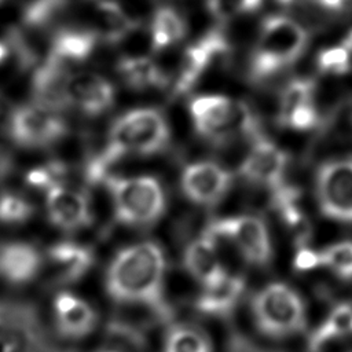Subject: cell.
<instances>
[{"label": "cell", "mask_w": 352, "mask_h": 352, "mask_svg": "<svg viewBox=\"0 0 352 352\" xmlns=\"http://www.w3.org/2000/svg\"><path fill=\"white\" fill-rule=\"evenodd\" d=\"M168 142L169 128L164 114L154 107H138L114 121L107 146L120 157L153 155L160 153Z\"/></svg>", "instance_id": "obj_5"}, {"label": "cell", "mask_w": 352, "mask_h": 352, "mask_svg": "<svg viewBox=\"0 0 352 352\" xmlns=\"http://www.w3.org/2000/svg\"><path fill=\"white\" fill-rule=\"evenodd\" d=\"M286 168V154L265 139H256L241 164L242 176L260 186L274 187L282 180Z\"/></svg>", "instance_id": "obj_14"}, {"label": "cell", "mask_w": 352, "mask_h": 352, "mask_svg": "<svg viewBox=\"0 0 352 352\" xmlns=\"http://www.w3.org/2000/svg\"><path fill=\"white\" fill-rule=\"evenodd\" d=\"M34 206L23 195L12 191L0 194V224L21 226L32 219Z\"/></svg>", "instance_id": "obj_29"}, {"label": "cell", "mask_w": 352, "mask_h": 352, "mask_svg": "<svg viewBox=\"0 0 352 352\" xmlns=\"http://www.w3.org/2000/svg\"><path fill=\"white\" fill-rule=\"evenodd\" d=\"M205 235L231 242L239 254L253 265H265L272 256V246L268 228L256 216L241 214L217 220L209 226Z\"/></svg>", "instance_id": "obj_7"}, {"label": "cell", "mask_w": 352, "mask_h": 352, "mask_svg": "<svg viewBox=\"0 0 352 352\" xmlns=\"http://www.w3.org/2000/svg\"><path fill=\"white\" fill-rule=\"evenodd\" d=\"M116 91L109 80L95 73L72 74L67 82L69 107L96 117L106 113L114 103Z\"/></svg>", "instance_id": "obj_13"}, {"label": "cell", "mask_w": 352, "mask_h": 352, "mask_svg": "<svg viewBox=\"0 0 352 352\" xmlns=\"http://www.w3.org/2000/svg\"><path fill=\"white\" fill-rule=\"evenodd\" d=\"M320 265V260H319V253L308 250V249H302L298 252L297 257H296V267L300 270H311Z\"/></svg>", "instance_id": "obj_33"}, {"label": "cell", "mask_w": 352, "mask_h": 352, "mask_svg": "<svg viewBox=\"0 0 352 352\" xmlns=\"http://www.w3.org/2000/svg\"><path fill=\"white\" fill-rule=\"evenodd\" d=\"M52 315L59 333L72 340L88 337L96 327L94 307L81 296L60 290L52 298Z\"/></svg>", "instance_id": "obj_12"}, {"label": "cell", "mask_w": 352, "mask_h": 352, "mask_svg": "<svg viewBox=\"0 0 352 352\" xmlns=\"http://www.w3.org/2000/svg\"><path fill=\"white\" fill-rule=\"evenodd\" d=\"M162 352H213V344L205 330L180 323L172 326L162 341Z\"/></svg>", "instance_id": "obj_26"}, {"label": "cell", "mask_w": 352, "mask_h": 352, "mask_svg": "<svg viewBox=\"0 0 352 352\" xmlns=\"http://www.w3.org/2000/svg\"><path fill=\"white\" fill-rule=\"evenodd\" d=\"M351 54L346 47H331L319 54L318 65L322 72L344 73L349 69Z\"/></svg>", "instance_id": "obj_32"}, {"label": "cell", "mask_w": 352, "mask_h": 352, "mask_svg": "<svg viewBox=\"0 0 352 352\" xmlns=\"http://www.w3.org/2000/svg\"><path fill=\"white\" fill-rule=\"evenodd\" d=\"M48 257L62 276L69 279H77L85 275L94 261V254L89 248L72 241L54 243L48 249Z\"/></svg>", "instance_id": "obj_21"}, {"label": "cell", "mask_w": 352, "mask_h": 352, "mask_svg": "<svg viewBox=\"0 0 352 352\" xmlns=\"http://www.w3.org/2000/svg\"><path fill=\"white\" fill-rule=\"evenodd\" d=\"M70 76L66 65L47 58L33 77L34 103L58 113L67 109V82Z\"/></svg>", "instance_id": "obj_16"}, {"label": "cell", "mask_w": 352, "mask_h": 352, "mask_svg": "<svg viewBox=\"0 0 352 352\" xmlns=\"http://www.w3.org/2000/svg\"><path fill=\"white\" fill-rule=\"evenodd\" d=\"M43 268L40 250L23 241H10L0 245V278L22 286L33 282Z\"/></svg>", "instance_id": "obj_15"}, {"label": "cell", "mask_w": 352, "mask_h": 352, "mask_svg": "<svg viewBox=\"0 0 352 352\" xmlns=\"http://www.w3.org/2000/svg\"><path fill=\"white\" fill-rule=\"evenodd\" d=\"M8 54H10L8 44L4 41H0V65L8 58Z\"/></svg>", "instance_id": "obj_36"}, {"label": "cell", "mask_w": 352, "mask_h": 352, "mask_svg": "<svg viewBox=\"0 0 352 352\" xmlns=\"http://www.w3.org/2000/svg\"><path fill=\"white\" fill-rule=\"evenodd\" d=\"M316 197L324 216L352 223V157L330 161L319 168Z\"/></svg>", "instance_id": "obj_9"}, {"label": "cell", "mask_w": 352, "mask_h": 352, "mask_svg": "<svg viewBox=\"0 0 352 352\" xmlns=\"http://www.w3.org/2000/svg\"><path fill=\"white\" fill-rule=\"evenodd\" d=\"M118 72L124 82L138 91L162 88L168 82V77L161 67L146 56L124 58L118 63Z\"/></svg>", "instance_id": "obj_22"}, {"label": "cell", "mask_w": 352, "mask_h": 352, "mask_svg": "<svg viewBox=\"0 0 352 352\" xmlns=\"http://www.w3.org/2000/svg\"><path fill=\"white\" fill-rule=\"evenodd\" d=\"M165 275L164 249L154 241H142L111 257L104 272V289L120 304L162 309Z\"/></svg>", "instance_id": "obj_1"}, {"label": "cell", "mask_w": 352, "mask_h": 352, "mask_svg": "<svg viewBox=\"0 0 352 352\" xmlns=\"http://www.w3.org/2000/svg\"><path fill=\"white\" fill-rule=\"evenodd\" d=\"M0 1H3V0H0Z\"/></svg>", "instance_id": "obj_38"}, {"label": "cell", "mask_w": 352, "mask_h": 352, "mask_svg": "<svg viewBox=\"0 0 352 352\" xmlns=\"http://www.w3.org/2000/svg\"><path fill=\"white\" fill-rule=\"evenodd\" d=\"M307 45V32L296 21L274 15L264 21L250 62V76L265 78L293 63Z\"/></svg>", "instance_id": "obj_3"}, {"label": "cell", "mask_w": 352, "mask_h": 352, "mask_svg": "<svg viewBox=\"0 0 352 352\" xmlns=\"http://www.w3.org/2000/svg\"><path fill=\"white\" fill-rule=\"evenodd\" d=\"M183 264L190 276L199 282L204 289L217 285L227 276L216 242L205 234L187 245Z\"/></svg>", "instance_id": "obj_17"}, {"label": "cell", "mask_w": 352, "mask_h": 352, "mask_svg": "<svg viewBox=\"0 0 352 352\" xmlns=\"http://www.w3.org/2000/svg\"><path fill=\"white\" fill-rule=\"evenodd\" d=\"M116 219L125 226L146 227L154 224L165 212V192L151 176L117 177L106 180Z\"/></svg>", "instance_id": "obj_4"}, {"label": "cell", "mask_w": 352, "mask_h": 352, "mask_svg": "<svg viewBox=\"0 0 352 352\" xmlns=\"http://www.w3.org/2000/svg\"><path fill=\"white\" fill-rule=\"evenodd\" d=\"M136 22L113 0H100L96 4V26L94 33L106 41L116 43L124 38Z\"/></svg>", "instance_id": "obj_24"}, {"label": "cell", "mask_w": 352, "mask_h": 352, "mask_svg": "<svg viewBox=\"0 0 352 352\" xmlns=\"http://www.w3.org/2000/svg\"><path fill=\"white\" fill-rule=\"evenodd\" d=\"M190 114L199 135L226 142L254 132L250 110L223 95H201L190 102Z\"/></svg>", "instance_id": "obj_6"}, {"label": "cell", "mask_w": 352, "mask_h": 352, "mask_svg": "<svg viewBox=\"0 0 352 352\" xmlns=\"http://www.w3.org/2000/svg\"><path fill=\"white\" fill-rule=\"evenodd\" d=\"M96 41L98 36L94 33V30H60L52 38L48 58H52L66 66L70 62H82L92 54Z\"/></svg>", "instance_id": "obj_20"}, {"label": "cell", "mask_w": 352, "mask_h": 352, "mask_svg": "<svg viewBox=\"0 0 352 352\" xmlns=\"http://www.w3.org/2000/svg\"><path fill=\"white\" fill-rule=\"evenodd\" d=\"M45 209L50 221L63 231H78L92 221L88 197L63 184L45 191Z\"/></svg>", "instance_id": "obj_11"}, {"label": "cell", "mask_w": 352, "mask_h": 352, "mask_svg": "<svg viewBox=\"0 0 352 352\" xmlns=\"http://www.w3.org/2000/svg\"><path fill=\"white\" fill-rule=\"evenodd\" d=\"M243 290V280L239 276L228 275L214 286L205 287L197 300V308L201 312L220 315L228 312Z\"/></svg>", "instance_id": "obj_23"}, {"label": "cell", "mask_w": 352, "mask_h": 352, "mask_svg": "<svg viewBox=\"0 0 352 352\" xmlns=\"http://www.w3.org/2000/svg\"><path fill=\"white\" fill-rule=\"evenodd\" d=\"M150 30L154 51H162L184 37L186 22L175 8L162 6L154 12Z\"/></svg>", "instance_id": "obj_25"}, {"label": "cell", "mask_w": 352, "mask_h": 352, "mask_svg": "<svg viewBox=\"0 0 352 352\" xmlns=\"http://www.w3.org/2000/svg\"><path fill=\"white\" fill-rule=\"evenodd\" d=\"M316 3L320 4L323 8H326L327 11L340 12V11L349 10L352 0H316Z\"/></svg>", "instance_id": "obj_34"}, {"label": "cell", "mask_w": 352, "mask_h": 352, "mask_svg": "<svg viewBox=\"0 0 352 352\" xmlns=\"http://www.w3.org/2000/svg\"><path fill=\"white\" fill-rule=\"evenodd\" d=\"M352 333V305L340 304L327 316L324 323L312 337V346L319 348L323 344Z\"/></svg>", "instance_id": "obj_27"}, {"label": "cell", "mask_w": 352, "mask_h": 352, "mask_svg": "<svg viewBox=\"0 0 352 352\" xmlns=\"http://www.w3.org/2000/svg\"><path fill=\"white\" fill-rule=\"evenodd\" d=\"M11 169V161L10 157L0 148V180L7 176V173Z\"/></svg>", "instance_id": "obj_35"}, {"label": "cell", "mask_w": 352, "mask_h": 352, "mask_svg": "<svg viewBox=\"0 0 352 352\" xmlns=\"http://www.w3.org/2000/svg\"><path fill=\"white\" fill-rule=\"evenodd\" d=\"M257 330L272 340L300 334L307 324V308L296 289L285 282H270L258 289L250 304Z\"/></svg>", "instance_id": "obj_2"}, {"label": "cell", "mask_w": 352, "mask_h": 352, "mask_svg": "<svg viewBox=\"0 0 352 352\" xmlns=\"http://www.w3.org/2000/svg\"><path fill=\"white\" fill-rule=\"evenodd\" d=\"M279 122L283 125L307 129L316 121V111L312 103V84L305 80L292 81L283 91L279 100Z\"/></svg>", "instance_id": "obj_19"}, {"label": "cell", "mask_w": 352, "mask_h": 352, "mask_svg": "<svg viewBox=\"0 0 352 352\" xmlns=\"http://www.w3.org/2000/svg\"><path fill=\"white\" fill-rule=\"evenodd\" d=\"M102 352H117V351H102Z\"/></svg>", "instance_id": "obj_37"}, {"label": "cell", "mask_w": 352, "mask_h": 352, "mask_svg": "<svg viewBox=\"0 0 352 352\" xmlns=\"http://www.w3.org/2000/svg\"><path fill=\"white\" fill-rule=\"evenodd\" d=\"M231 176L219 164L198 161L187 165L182 173L183 194L194 204H216L228 190Z\"/></svg>", "instance_id": "obj_10"}, {"label": "cell", "mask_w": 352, "mask_h": 352, "mask_svg": "<svg viewBox=\"0 0 352 352\" xmlns=\"http://www.w3.org/2000/svg\"><path fill=\"white\" fill-rule=\"evenodd\" d=\"M319 260L320 265H324L337 278L352 279V241L331 243L319 252Z\"/></svg>", "instance_id": "obj_28"}, {"label": "cell", "mask_w": 352, "mask_h": 352, "mask_svg": "<svg viewBox=\"0 0 352 352\" xmlns=\"http://www.w3.org/2000/svg\"><path fill=\"white\" fill-rule=\"evenodd\" d=\"M260 4L261 0H208V10L214 19L226 22L254 11Z\"/></svg>", "instance_id": "obj_31"}, {"label": "cell", "mask_w": 352, "mask_h": 352, "mask_svg": "<svg viewBox=\"0 0 352 352\" xmlns=\"http://www.w3.org/2000/svg\"><path fill=\"white\" fill-rule=\"evenodd\" d=\"M66 4L67 0H32L23 10V22L34 28L44 26L63 11Z\"/></svg>", "instance_id": "obj_30"}, {"label": "cell", "mask_w": 352, "mask_h": 352, "mask_svg": "<svg viewBox=\"0 0 352 352\" xmlns=\"http://www.w3.org/2000/svg\"><path fill=\"white\" fill-rule=\"evenodd\" d=\"M224 48V40L216 33H210L198 43L187 47L179 65V72L175 81V92H187L204 74L214 56L221 54Z\"/></svg>", "instance_id": "obj_18"}, {"label": "cell", "mask_w": 352, "mask_h": 352, "mask_svg": "<svg viewBox=\"0 0 352 352\" xmlns=\"http://www.w3.org/2000/svg\"><path fill=\"white\" fill-rule=\"evenodd\" d=\"M7 131L18 146L40 148L62 139L67 132V125L60 113L32 103L11 111Z\"/></svg>", "instance_id": "obj_8"}]
</instances>
